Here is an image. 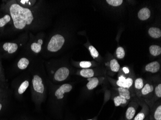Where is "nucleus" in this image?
Returning a JSON list of instances; mask_svg holds the SVG:
<instances>
[{
    "label": "nucleus",
    "mask_w": 161,
    "mask_h": 120,
    "mask_svg": "<svg viewBox=\"0 0 161 120\" xmlns=\"http://www.w3.org/2000/svg\"><path fill=\"white\" fill-rule=\"evenodd\" d=\"M114 105L116 107H119L121 105H125L127 103V100L120 96H115L113 99Z\"/></svg>",
    "instance_id": "17"
},
{
    "label": "nucleus",
    "mask_w": 161,
    "mask_h": 120,
    "mask_svg": "<svg viewBox=\"0 0 161 120\" xmlns=\"http://www.w3.org/2000/svg\"><path fill=\"white\" fill-rule=\"evenodd\" d=\"M88 82L86 87L89 90H93L98 86L99 84V80L97 77H92L88 78Z\"/></svg>",
    "instance_id": "10"
},
{
    "label": "nucleus",
    "mask_w": 161,
    "mask_h": 120,
    "mask_svg": "<svg viewBox=\"0 0 161 120\" xmlns=\"http://www.w3.org/2000/svg\"><path fill=\"white\" fill-rule=\"evenodd\" d=\"M135 116V117L132 120H144L146 117V114L142 111Z\"/></svg>",
    "instance_id": "28"
},
{
    "label": "nucleus",
    "mask_w": 161,
    "mask_h": 120,
    "mask_svg": "<svg viewBox=\"0 0 161 120\" xmlns=\"http://www.w3.org/2000/svg\"><path fill=\"white\" fill-rule=\"evenodd\" d=\"M70 74V71L68 68L62 67L56 71L54 78L57 81H63L67 79Z\"/></svg>",
    "instance_id": "3"
},
{
    "label": "nucleus",
    "mask_w": 161,
    "mask_h": 120,
    "mask_svg": "<svg viewBox=\"0 0 161 120\" xmlns=\"http://www.w3.org/2000/svg\"><path fill=\"white\" fill-rule=\"evenodd\" d=\"M2 107V105L1 104H0V110L1 109Z\"/></svg>",
    "instance_id": "32"
},
{
    "label": "nucleus",
    "mask_w": 161,
    "mask_h": 120,
    "mask_svg": "<svg viewBox=\"0 0 161 120\" xmlns=\"http://www.w3.org/2000/svg\"><path fill=\"white\" fill-rule=\"evenodd\" d=\"M150 11L148 8H142L138 13V17L140 20H146L150 18Z\"/></svg>",
    "instance_id": "8"
},
{
    "label": "nucleus",
    "mask_w": 161,
    "mask_h": 120,
    "mask_svg": "<svg viewBox=\"0 0 161 120\" xmlns=\"http://www.w3.org/2000/svg\"><path fill=\"white\" fill-rule=\"evenodd\" d=\"M107 3L113 6H119L123 2L122 0H107Z\"/></svg>",
    "instance_id": "25"
},
{
    "label": "nucleus",
    "mask_w": 161,
    "mask_h": 120,
    "mask_svg": "<svg viewBox=\"0 0 161 120\" xmlns=\"http://www.w3.org/2000/svg\"><path fill=\"white\" fill-rule=\"evenodd\" d=\"M118 91L119 94V95L122 96L127 101L131 99L130 92L129 89L122 88V87H119L118 88Z\"/></svg>",
    "instance_id": "11"
},
{
    "label": "nucleus",
    "mask_w": 161,
    "mask_h": 120,
    "mask_svg": "<svg viewBox=\"0 0 161 120\" xmlns=\"http://www.w3.org/2000/svg\"><path fill=\"white\" fill-rule=\"evenodd\" d=\"M43 43V41L41 39L38 40L37 43L35 42L32 43L31 45V50L36 54L40 53L42 49V45Z\"/></svg>",
    "instance_id": "15"
},
{
    "label": "nucleus",
    "mask_w": 161,
    "mask_h": 120,
    "mask_svg": "<svg viewBox=\"0 0 161 120\" xmlns=\"http://www.w3.org/2000/svg\"><path fill=\"white\" fill-rule=\"evenodd\" d=\"M11 20V16L8 15H4L2 18H0V27H4L7 23L10 22Z\"/></svg>",
    "instance_id": "23"
},
{
    "label": "nucleus",
    "mask_w": 161,
    "mask_h": 120,
    "mask_svg": "<svg viewBox=\"0 0 161 120\" xmlns=\"http://www.w3.org/2000/svg\"><path fill=\"white\" fill-rule=\"evenodd\" d=\"M155 93L158 98L161 97V84H158L155 88Z\"/></svg>",
    "instance_id": "30"
},
{
    "label": "nucleus",
    "mask_w": 161,
    "mask_h": 120,
    "mask_svg": "<svg viewBox=\"0 0 161 120\" xmlns=\"http://www.w3.org/2000/svg\"><path fill=\"white\" fill-rule=\"evenodd\" d=\"M160 69V64L158 62L154 61L150 62L145 67V70L147 72L151 73L158 72Z\"/></svg>",
    "instance_id": "7"
},
{
    "label": "nucleus",
    "mask_w": 161,
    "mask_h": 120,
    "mask_svg": "<svg viewBox=\"0 0 161 120\" xmlns=\"http://www.w3.org/2000/svg\"><path fill=\"white\" fill-rule=\"evenodd\" d=\"M116 84L119 87L129 89L133 84V80L130 77L126 78L124 75H121L118 78Z\"/></svg>",
    "instance_id": "4"
},
{
    "label": "nucleus",
    "mask_w": 161,
    "mask_h": 120,
    "mask_svg": "<svg viewBox=\"0 0 161 120\" xmlns=\"http://www.w3.org/2000/svg\"><path fill=\"white\" fill-rule=\"evenodd\" d=\"M154 90V86L148 83L144 85L143 88H142L141 90V94L142 95L146 96L151 93Z\"/></svg>",
    "instance_id": "18"
},
{
    "label": "nucleus",
    "mask_w": 161,
    "mask_h": 120,
    "mask_svg": "<svg viewBox=\"0 0 161 120\" xmlns=\"http://www.w3.org/2000/svg\"><path fill=\"white\" fill-rule=\"evenodd\" d=\"M10 13L14 26L18 29H23L26 25H30L34 20V17L31 10L23 7L16 3L11 5Z\"/></svg>",
    "instance_id": "1"
},
{
    "label": "nucleus",
    "mask_w": 161,
    "mask_h": 120,
    "mask_svg": "<svg viewBox=\"0 0 161 120\" xmlns=\"http://www.w3.org/2000/svg\"><path fill=\"white\" fill-rule=\"evenodd\" d=\"M29 86V82L27 80L24 81L21 84L20 88H18V93L20 94H22L24 93L26 89L28 88V87Z\"/></svg>",
    "instance_id": "22"
},
{
    "label": "nucleus",
    "mask_w": 161,
    "mask_h": 120,
    "mask_svg": "<svg viewBox=\"0 0 161 120\" xmlns=\"http://www.w3.org/2000/svg\"><path fill=\"white\" fill-rule=\"evenodd\" d=\"M122 70H123L124 73L126 74H127L129 73V69L127 67H124L122 68Z\"/></svg>",
    "instance_id": "31"
},
{
    "label": "nucleus",
    "mask_w": 161,
    "mask_h": 120,
    "mask_svg": "<svg viewBox=\"0 0 161 120\" xmlns=\"http://www.w3.org/2000/svg\"><path fill=\"white\" fill-rule=\"evenodd\" d=\"M136 113V109L133 106H129L126 113V120H132L134 118Z\"/></svg>",
    "instance_id": "12"
},
{
    "label": "nucleus",
    "mask_w": 161,
    "mask_h": 120,
    "mask_svg": "<svg viewBox=\"0 0 161 120\" xmlns=\"http://www.w3.org/2000/svg\"><path fill=\"white\" fill-rule=\"evenodd\" d=\"M65 39L61 35L57 34L53 36L49 42L47 49L51 52H58L61 49L64 44Z\"/></svg>",
    "instance_id": "2"
},
{
    "label": "nucleus",
    "mask_w": 161,
    "mask_h": 120,
    "mask_svg": "<svg viewBox=\"0 0 161 120\" xmlns=\"http://www.w3.org/2000/svg\"><path fill=\"white\" fill-rule=\"evenodd\" d=\"M80 66L84 69H87L92 66L91 62L89 61H82L80 62Z\"/></svg>",
    "instance_id": "29"
},
{
    "label": "nucleus",
    "mask_w": 161,
    "mask_h": 120,
    "mask_svg": "<svg viewBox=\"0 0 161 120\" xmlns=\"http://www.w3.org/2000/svg\"><path fill=\"white\" fill-rule=\"evenodd\" d=\"M149 34L154 39H158L161 36V30L157 28H150L149 29Z\"/></svg>",
    "instance_id": "13"
},
{
    "label": "nucleus",
    "mask_w": 161,
    "mask_h": 120,
    "mask_svg": "<svg viewBox=\"0 0 161 120\" xmlns=\"http://www.w3.org/2000/svg\"><path fill=\"white\" fill-rule=\"evenodd\" d=\"M154 118L155 120H161V105H159L155 110L154 114Z\"/></svg>",
    "instance_id": "26"
},
{
    "label": "nucleus",
    "mask_w": 161,
    "mask_h": 120,
    "mask_svg": "<svg viewBox=\"0 0 161 120\" xmlns=\"http://www.w3.org/2000/svg\"><path fill=\"white\" fill-rule=\"evenodd\" d=\"M92 120V119H89V120Z\"/></svg>",
    "instance_id": "33"
},
{
    "label": "nucleus",
    "mask_w": 161,
    "mask_h": 120,
    "mask_svg": "<svg viewBox=\"0 0 161 120\" xmlns=\"http://www.w3.org/2000/svg\"><path fill=\"white\" fill-rule=\"evenodd\" d=\"M89 50L90 52L91 55V56L93 57L94 58H97L99 57V53L98 52V50L96 49V48L93 46H90L89 47Z\"/></svg>",
    "instance_id": "27"
},
{
    "label": "nucleus",
    "mask_w": 161,
    "mask_h": 120,
    "mask_svg": "<svg viewBox=\"0 0 161 120\" xmlns=\"http://www.w3.org/2000/svg\"><path fill=\"white\" fill-rule=\"evenodd\" d=\"M80 75L85 78H90L93 77L94 72L91 69H83L80 70Z\"/></svg>",
    "instance_id": "14"
},
{
    "label": "nucleus",
    "mask_w": 161,
    "mask_h": 120,
    "mask_svg": "<svg viewBox=\"0 0 161 120\" xmlns=\"http://www.w3.org/2000/svg\"><path fill=\"white\" fill-rule=\"evenodd\" d=\"M72 88V86L70 84H63L56 90L55 93V96L58 99H62L64 98V93L70 92Z\"/></svg>",
    "instance_id": "6"
},
{
    "label": "nucleus",
    "mask_w": 161,
    "mask_h": 120,
    "mask_svg": "<svg viewBox=\"0 0 161 120\" xmlns=\"http://www.w3.org/2000/svg\"><path fill=\"white\" fill-rule=\"evenodd\" d=\"M116 56L118 59H122L125 57V52L123 48L119 47L116 49Z\"/></svg>",
    "instance_id": "24"
},
{
    "label": "nucleus",
    "mask_w": 161,
    "mask_h": 120,
    "mask_svg": "<svg viewBox=\"0 0 161 120\" xmlns=\"http://www.w3.org/2000/svg\"><path fill=\"white\" fill-rule=\"evenodd\" d=\"M110 68L113 72H118L119 71L120 66L116 59L111 60L110 62Z\"/></svg>",
    "instance_id": "20"
},
{
    "label": "nucleus",
    "mask_w": 161,
    "mask_h": 120,
    "mask_svg": "<svg viewBox=\"0 0 161 120\" xmlns=\"http://www.w3.org/2000/svg\"><path fill=\"white\" fill-rule=\"evenodd\" d=\"M144 86V82L142 78H136L135 81L134 87L136 89H138V90H141Z\"/></svg>",
    "instance_id": "21"
},
{
    "label": "nucleus",
    "mask_w": 161,
    "mask_h": 120,
    "mask_svg": "<svg viewBox=\"0 0 161 120\" xmlns=\"http://www.w3.org/2000/svg\"><path fill=\"white\" fill-rule=\"evenodd\" d=\"M4 50L7 52L9 54H12L15 53L18 49V45L16 43L7 42L3 45Z\"/></svg>",
    "instance_id": "9"
},
{
    "label": "nucleus",
    "mask_w": 161,
    "mask_h": 120,
    "mask_svg": "<svg viewBox=\"0 0 161 120\" xmlns=\"http://www.w3.org/2000/svg\"><path fill=\"white\" fill-rule=\"evenodd\" d=\"M32 85L34 89L37 92L40 93H43L44 91V85L43 84L42 78L38 75H34L32 79Z\"/></svg>",
    "instance_id": "5"
},
{
    "label": "nucleus",
    "mask_w": 161,
    "mask_h": 120,
    "mask_svg": "<svg viewBox=\"0 0 161 120\" xmlns=\"http://www.w3.org/2000/svg\"><path fill=\"white\" fill-rule=\"evenodd\" d=\"M150 52L152 55L157 56L161 54V48L158 45H153L150 47Z\"/></svg>",
    "instance_id": "16"
},
{
    "label": "nucleus",
    "mask_w": 161,
    "mask_h": 120,
    "mask_svg": "<svg viewBox=\"0 0 161 120\" xmlns=\"http://www.w3.org/2000/svg\"><path fill=\"white\" fill-rule=\"evenodd\" d=\"M29 63V61L28 59L26 58H22L18 61L17 66L20 69L24 70L28 66Z\"/></svg>",
    "instance_id": "19"
}]
</instances>
